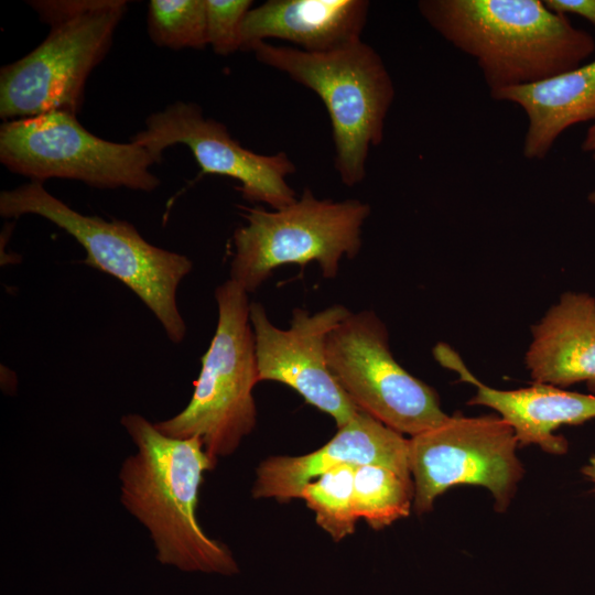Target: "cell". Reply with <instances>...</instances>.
Segmentation results:
<instances>
[{
	"label": "cell",
	"instance_id": "cell-5",
	"mask_svg": "<svg viewBox=\"0 0 595 595\" xmlns=\"http://www.w3.org/2000/svg\"><path fill=\"white\" fill-rule=\"evenodd\" d=\"M0 215H35L65 230L85 249L83 263L108 273L131 289L161 323L169 339H184L186 325L177 307L176 291L191 272L186 256L147 241L126 220H106L78 213L31 181L0 193Z\"/></svg>",
	"mask_w": 595,
	"mask_h": 595
},
{
	"label": "cell",
	"instance_id": "cell-12",
	"mask_svg": "<svg viewBox=\"0 0 595 595\" xmlns=\"http://www.w3.org/2000/svg\"><path fill=\"white\" fill-rule=\"evenodd\" d=\"M350 311L335 304L311 314L294 309L288 329L275 327L262 304L251 302L250 323L256 343L259 381H278L295 390L309 404L331 415L337 428L360 410L332 374L326 339Z\"/></svg>",
	"mask_w": 595,
	"mask_h": 595
},
{
	"label": "cell",
	"instance_id": "cell-25",
	"mask_svg": "<svg viewBox=\"0 0 595 595\" xmlns=\"http://www.w3.org/2000/svg\"><path fill=\"white\" fill-rule=\"evenodd\" d=\"M587 199L591 204L595 206V190L588 194Z\"/></svg>",
	"mask_w": 595,
	"mask_h": 595
},
{
	"label": "cell",
	"instance_id": "cell-11",
	"mask_svg": "<svg viewBox=\"0 0 595 595\" xmlns=\"http://www.w3.org/2000/svg\"><path fill=\"white\" fill-rule=\"evenodd\" d=\"M130 141L147 149L159 163L167 148L186 145L202 174L234 178L240 183L236 190L248 202L280 209L296 201L286 182L296 167L286 153L267 155L244 148L224 123L206 118L195 102L176 101L153 112Z\"/></svg>",
	"mask_w": 595,
	"mask_h": 595
},
{
	"label": "cell",
	"instance_id": "cell-10",
	"mask_svg": "<svg viewBox=\"0 0 595 595\" xmlns=\"http://www.w3.org/2000/svg\"><path fill=\"white\" fill-rule=\"evenodd\" d=\"M512 428L499 415H450L442 424L409 439V467L414 485L413 509L431 511L434 500L458 485L487 488L504 511L523 468L516 455Z\"/></svg>",
	"mask_w": 595,
	"mask_h": 595
},
{
	"label": "cell",
	"instance_id": "cell-1",
	"mask_svg": "<svg viewBox=\"0 0 595 595\" xmlns=\"http://www.w3.org/2000/svg\"><path fill=\"white\" fill-rule=\"evenodd\" d=\"M120 423L137 447L119 469L120 501L149 531L158 561L183 572L237 574L231 551L197 520L203 475L216 466L202 440L167 436L138 413Z\"/></svg>",
	"mask_w": 595,
	"mask_h": 595
},
{
	"label": "cell",
	"instance_id": "cell-13",
	"mask_svg": "<svg viewBox=\"0 0 595 595\" xmlns=\"http://www.w3.org/2000/svg\"><path fill=\"white\" fill-rule=\"evenodd\" d=\"M377 464L410 477L409 439L359 410L322 447L298 456L263 459L256 469L251 489L255 499L289 502L300 498L306 484L340 465Z\"/></svg>",
	"mask_w": 595,
	"mask_h": 595
},
{
	"label": "cell",
	"instance_id": "cell-9",
	"mask_svg": "<svg viewBox=\"0 0 595 595\" xmlns=\"http://www.w3.org/2000/svg\"><path fill=\"white\" fill-rule=\"evenodd\" d=\"M328 367L354 403L410 436L447 420L435 390L392 356L386 325L370 311L351 313L326 339Z\"/></svg>",
	"mask_w": 595,
	"mask_h": 595
},
{
	"label": "cell",
	"instance_id": "cell-22",
	"mask_svg": "<svg viewBox=\"0 0 595 595\" xmlns=\"http://www.w3.org/2000/svg\"><path fill=\"white\" fill-rule=\"evenodd\" d=\"M543 3L554 13L575 14L595 26V0H543Z\"/></svg>",
	"mask_w": 595,
	"mask_h": 595
},
{
	"label": "cell",
	"instance_id": "cell-18",
	"mask_svg": "<svg viewBox=\"0 0 595 595\" xmlns=\"http://www.w3.org/2000/svg\"><path fill=\"white\" fill-rule=\"evenodd\" d=\"M414 499L410 477L377 464L357 466L354 476V510L375 530L405 518Z\"/></svg>",
	"mask_w": 595,
	"mask_h": 595
},
{
	"label": "cell",
	"instance_id": "cell-15",
	"mask_svg": "<svg viewBox=\"0 0 595 595\" xmlns=\"http://www.w3.org/2000/svg\"><path fill=\"white\" fill-rule=\"evenodd\" d=\"M366 0H268L251 8L240 29L241 51L280 39L309 53H326L360 41Z\"/></svg>",
	"mask_w": 595,
	"mask_h": 595
},
{
	"label": "cell",
	"instance_id": "cell-17",
	"mask_svg": "<svg viewBox=\"0 0 595 595\" xmlns=\"http://www.w3.org/2000/svg\"><path fill=\"white\" fill-rule=\"evenodd\" d=\"M490 96L522 108L528 119L523 155L529 160H542L567 128L595 119V61Z\"/></svg>",
	"mask_w": 595,
	"mask_h": 595
},
{
	"label": "cell",
	"instance_id": "cell-4",
	"mask_svg": "<svg viewBox=\"0 0 595 595\" xmlns=\"http://www.w3.org/2000/svg\"><path fill=\"white\" fill-rule=\"evenodd\" d=\"M256 58L313 90L325 105L335 147V169L347 186L366 176L371 147L383 139L396 90L377 51L361 40L326 53L259 42Z\"/></svg>",
	"mask_w": 595,
	"mask_h": 595
},
{
	"label": "cell",
	"instance_id": "cell-24",
	"mask_svg": "<svg viewBox=\"0 0 595 595\" xmlns=\"http://www.w3.org/2000/svg\"><path fill=\"white\" fill-rule=\"evenodd\" d=\"M581 470L593 483L595 491V454L589 457L588 463Z\"/></svg>",
	"mask_w": 595,
	"mask_h": 595
},
{
	"label": "cell",
	"instance_id": "cell-21",
	"mask_svg": "<svg viewBox=\"0 0 595 595\" xmlns=\"http://www.w3.org/2000/svg\"><path fill=\"white\" fill-rule=\"evenodd\" d=\"M251 0H206L207 45L221 56L241 48L240 29Z\"/></svg>",
	"mask_w": 595,
	"mask_h": 595
},
{
	"label": "cell",
	"instance_id": "cell-2",
	"mask_svg": "<svg viewBox=\"0 0 595 595\" xmlns=\"http://www.w3.org/2000/svg\"><path fill=\"white\" fill-rule=\"evenodd\" d=\"M418 8L476 61L490 94L574 69L595 51L589 33L541 0H422Z\"/></svg>",
	"mask_w": 595,
	"mask_h": 595
},
{
	"label": "cell",
	"instance_id": "cell-3",
	"mask_svg": "<svg viewBox=\"0 0 595 595\" xmlns=\"http://www.w3.org/2000/svg\"><path fill=\"white\" fill-rule=\"evenodd\" d=\"M30 7L50 26L25 56L0 69V118L4 121L52 111L77 116L85 86L105 58L127 0H33Z\"/></svg>",
	"mask_w": 595,
	"mask_h": 595
},
{
	"label": "cell",
	"instance_id": "cell-8",
	"mask_svg": "<svg viewBox=\"0 0 595 595\" xmlns=\"http://www.w3.org/2000/svg\"><path fill=\"white\" fill-rule=\"evenodd\" d=\"M0 162L11 173L41 183L66 178L100 190L141 192H153L161 183L151 171L159 162L147 149L101 139L64 111L4 121Z\"/></svg>",
	"mask_w": 595,
	"mask_h": 595
},
{
	"label": "cell",
	"instance_id": "cell-16",
	"mask_svg": "<svg viewBox=\"0 0 595 595\" xmlns=\"http://www.w3.org/2000/svg\"><path fill=\"white\" fill-rule=\"evenodd\" d=\"M524 361L534 382L565 388L585 382L595 394V298L565 292L531 327Z\"/></svg>",
	"mask_w": 595,
	"mask_h": 595
},
{
	"label": "cell",
	"instance_id": "cell-7",
	"mask_svg": "<svg viewBox=\"0 0 595 595\" xmlns=\"http://www.w3.org/2000/svg\"><path fill=\"white\" fill-rule=\"evenodd\" d=\"M238 207L246 223L232 235L230 280L247 293L283 264L304 269L315 261L324 278L334 279L342 258L359 252L361 227L370 214L359 199H320L310 188L280 209Z\"/></svg>",
	"mask_w": 595,
	"mask_h": 595
},
{
	"label": "cell",
	"instance_id": "cell-14",
	"mask_svg": "<svg viewBox=\"0 0 595 595\" xmlns=\"http://www.w3.org/2000/svg\"><path fill=\"white\" fill-rule=\"evenodd\" d=\"M433 355L441 366L456 372L459 381L477 388L468 404L485 405L498 412L512 428L519 446L537 444L548 453L564 454L567 442L554 431L561 425H577L595 419V394L539 382L516 390H498L480 382L447 344H437Z\"/></svg>",
	"mask_w": 595,
	"mask_h": 595
},
{
	"label": "cell",
	"instance_id": "cell-20",
	"mask_svg": "<svg viewBox=\"0 0 595 595\" xmlns=\"http://www.w3.org/2000/svg\"><path fill=\"white\" fill-rule=\"evenodd\" d=\"M147 28L160 47L203 50L207 46L206 0H151Z\"/></svg>",
	"mask_w": 595,
	"mask_h": 595
},
{
	"label": "cell",
	"instance_id": "cell-6",
	"mask_svg": "<svg viewBox=\"0 0 595 595\" xmlns=\"http://www.w3.org/2000/svg\"><path fill=\"white\" fill-rule=\"evenodd\" d=\"M218 321L187 405L155 422L165 435L202 440L208 456L231 455L257 422L253 388L259 382L248 293L232 280L215 290Z\"/></svg>",
	"mask_w": 595,
	"mask_h": 595
},
{
	"label": "cell",
	"instance_id": "cell-23",
	"mask_svg": "<svg viewBox=\"0 0 595 595\" xmlns=\"http://www.w3.org/2000/svg\"><path fill=\"white\" fill-rule=\"evenodd\" d=\"M581 148L595 161V123L587 130Z\"/></svg>",
	"mask_w": 595,
	"mask_h": 595
},
{
	"label": "cell",
	"instance_id": "cell-19",
	"mask_svg": "<svg viewBox=\"0 0 595 595\" xmlns=\"http://www.w3.org/2000/svg\"><path fill=\"white\" fill-rule=\"evenodd\" d=\"M357 466L335 467L304 486L300 498L315 515L316 523L336 542L353 534L359 520L354 510V476Z\"/></svg>",
	"mask_w": 595,
	"mask_h": 595
}]
</instances>
